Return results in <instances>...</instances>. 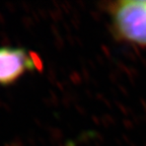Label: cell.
<instances>
[{"label":"cell","mask_w":146,"mask_h":146,"mask_svg":"<svg viewBox=\"0 0 146 146\" xmlns=\"http://www.w3.org/2000/svg\"><path fill=\"white\" fill-rule=\"evenodd\" d=\"M42 67L41 58L32 51L21 47H0V86H10Z\"/></svg>","instance_id":"cell-2"},{"label":"cell","mask_w":146,"mask_h":146,"mask_svg":"<svg viewBox=\"0 0 146 146\" xmlns=\"http://www.w3.org/2000/svg\"><path fill=\"white\" fill-rule=\"evenodd\" d=\"M106 10L117 42L146 48V0L113 1Z\"/></svg>","instance_id":"cell-1"}]
</instances>
